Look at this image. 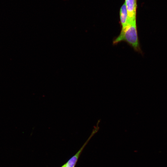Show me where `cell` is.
<instances>
[{
	"instance_id": "1",
	"label": "cell",
	"mask_w": 167,
	"mask_h": 167,
	"mask_svg": "<svg viewBox=\"0 0 167 167\" xmlns=\"http://www.w3.org/2000/svg\"><path fill=\"white\" fill-rule=\"evenodd\" d=\"M124 41L131 46L134 50L141 53L138 36L136 20L128 21L127 24L122 28L119 35L113 41V45Z\"/></svg>"
},
{
	"instance_id": "2",
	"label": "cell",
	"mask_w": 167,
	"mask_h": 167,
	"mask_svg": "<svg viewBox=\"0 0 167 167\" xmlns=\"http://www.w3.org/2000/svg\"><path fill=\"white\" fill-rule=\"evenodd\" d=\"M137 0H125V4L127 12L128 21L136 20Z\"/></svg>"
},
{
	"instance_id": "3",
	"label": "cell",
	"mask_w": 167,
	"mask_h": 167,
	"mask_svg": "<svg viewBox=\"0 0 167 167\" xmlns=\"http://www.w3.org/2000/svg\"><path fill=\"white\" fill-rule=\"evenodd\" d=\"M92 137L91 136H90L88 139L87 141L83 145L82 147L80 148L79 151L65 164L66 167H75L83 149Z\"/></svg>"
},
{
	"instance_id": "4",
	"label": "cell",
	"mask_w": 167,
	"mask_h": 167,
	"mask_svg": "<svg viewBox=\"0 0 167 167\" xmlns=\"http://www.w3.org/2000/svg\"><path fill=\"white\" fill-rule=\"evenodd\" d=\"M120 22L122 28L124 27L128 22V15L125 3L121 6L119 12Z\"/></svg>"
},
{
	"instance_id": "5",
	"label": "cell",
	"mask_w": 167,
	"mask_h": 167,
	"mask_svg": "<svg viewBox=\"0 0 167 167\" xmlns=\"http://www.w3.org/2000/svg\"><path fill=\"white\" fill-rule=\"evenodd\" d=\"M61 167H66L65 164H64Z\"/></svg>"
}]
</instances>
